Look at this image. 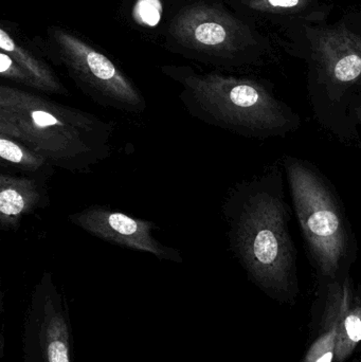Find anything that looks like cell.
<instances>
[{
	"label": "cell",
	"instance_id": "7a4b0ae2",
	"mask_svg": "<svg viewBox=\"0 0 361 362\" xmlns=\"http://www.w3.org/2000/svg\"><path fill=\"white\" fill-rule=\"evenodd\" d=\"M160 70L179 85L178 97L187 112L206 124L256 134L280 131L290 123L283 105L258 82L187 65H163Z\"/></svg>",
	"mask_w": 361,
	"mask_h": 362
},
{
	"label": "cell",
	"instance_id": "5bb4252c",
	"mask_svg": "<svg viewBox=\"0 0 361 362\" xmlns=\"http://www.w3.org/2000/svg\"><path fill=\"white\" fill-rule=\"evenodd\" d=\"M0 159L4 165L16 168L32 177L47 181L53 175V165L42 155L21 142L0 135Z\"/></svg>",
	"mask_w": 361,
	"mask_h": 362
},
{
	"label": "cell",
	"instance_id": "2e32d148",
	"mask_svg": "<svg viewBox=\"0 0 361 362\" xmlns=\"http://www.w3.org/2000/svg\"><path fill=\"white\" fill-rule=\"evenodd\" d=\"M0 76L2 80L20 85L30 90L36 91V86L29 76L17 65L6 53L0 51Z\"/></svg>",
	"mask_w": 361,
	"mask_h": 362
},
{
	"label": "cell",
	"instance_id": "9c48e42d",
	"mask_svg": "<svg viewBox=\"0 0 361 362\" xmlns=\"http://www.w3.org/2000/svg\"><path fill=\"white\" fill-rule=\"evenodd\" d=\"M314 344L335 362H345L361 344V300L348 282L329 287L320 329Z\"/></svg>",
	"mask_w": 361,
	"mask_h": 362
},
{
	"label": "cell",
	"instance_id": "277c9868",
	"mask_svg": "<svg viewBox=\"0 0 361 362\" xmlns=\"http://www.w3.org/2000/svg\"><path fill=\"white\" fill-rule=\"evenodd\" d=\"M161 45L189 61L231 66L251 54L258 38L251 27L220 0H179Z\"/></svg>",
	"mask_w": 361,
	"mask_h": 362
},
{
	"label": "cell",
	"instance_id": "ba28073f",
	"mask_svg": "<svg viewBox=\"0 0 361 362\" xmlns=\"http://www.w3.org/2000/svg\"><path fill=\"white\" fill-rule=\"evenodd\" d=\"M70 221L87 233L131 250L150 253L159 259L182 263L179 251L154 236L155 223L104 206H90L70 215Z\"/></svg>",
	"mask_w": 361,
	"mask_h": 362
},
{
	"label": "cell",
	"instance_id": "9a60e30c",
	"mask_svg": "<svg viewBox=\"0 0 361 362\" xmlns=\"http://www.w3.org/2000/svg\"><path fill=\"white\" fill-rule=\"evenodd\" d=\"M249 10L281 16H296L314 8V0H237Z\"/></svg>",
	"mask_w": 361,
	"mask_h": 362
},
{
	"label": "cell",
	"instance_id": "e0dca14e",
	"mask_svg": "<svg viewBox=\"0 0 361 362\" xmlns=\"http://www.w3.org/2000/svg\"><path fill=\"white\" fill-rule=\"evenodd\" d=\"M357 116H358V118H360V120L361 121V104H360V108H358V110H357Z\"/></svg>",
	"mask_w": 361,
	"mask_h": 362
},
{
	"label": "cell",
	"instance_id": "8992f818",
	"mask_svg": "<svg viewBox=\"0 0 361 362\" xmlns=\"http://www.w3.org/2000/svg\"><path fill=\"white\" fill-rule=\"evenodd\" d=\"M288 180L305 238L324 276L333 278L347 255V230L330 189L300 161L290 159Z\"/></svg>",
	"mask_w": 361,
	"mask_h": 362
},
{
	"label": "cell",
	"instance_id": "52a82bcc",
	"mask_svg": "<svg viewBox=\"0 0 361 362\" xmlns=\"http://www.w3.org/2000/svg\"><path fill=\"white\" fill-rule=\"evenodd\" d=\"M23 362H76L69 308L50 272L34 287L23 329Z\"/></svg>",
	"mask_w": 361,
	"mask_h": 362
},
{
	"label": "cell",
	"instance_id": "7c38bea8",
	"mask_svg": "<svg viewBox=\"0 0 361 362\" xmlns=\"http://www.w3.org/2000/svg\"><path fill=\"white\" fill-rule=\"evenodd\" d=\"M50 204L46 181L32 176L0 174V227L17 230L25 215Z\"/></svg>",
	"mask_w": 361,
	"mask_h": 362
},
{
	"label": "cell",
	"instance_id": "4fadbf2b",
	"mask_svg": "<svg viewBox=\"0 0 361 362\" xmlns=\"http://www.w3.org/2000/svg\"><path fill=\"white\" fill-rule=\"evenodd\" d=\"M119 18L146 40L162 42L179 0H114Z\"/></svg>",
	"mask_w": 361,
	"mask_h": 362
},
{
	"label": "cell",
	"instance_id": "6da1fadb",
	"mask_svg": "<svg viewBox=\"0 0 361 362\" xmlns=\"http://www.w3.org/2000/svg\"><path fill=\"white\" fill-rule=\"evenodd\" d=\"M112 124L37 91L0 85V135L21 142L53 167L84 172L112 155Z\"/></svg>",
	"mask_w": 361,
	"mask_h": 362
},
{
	"label": "cell",
	"instance_id": "5b68a950",
	"mask_svg": "<svg viewBox=\"0 0 361 362\" xmlns=\"http://www.w3.org/2000/svg\"><path fill=\"white\" fill-rule=\"evenodd\" d=\"M48 61L64 68L78 89L103 107L129 114L146 110V98L122 68L78 32L51 25L34 37Z\"/></svg>",
	"mask_w": 361,
	"mask_h": 362
},
{
	"label": "cell",
	"instance_id": "8fae6325",
	"mask_svg": "<svg viewBox=\"0 0 361 362\" xmlns=\"http://www.w3.org/2000/svg\"><path fill=\"white\" fill-rule=\"evenodd\" d=\"M0 51L12 57L31 78L37 93L64 95L69 93L34 38L31 40L18 23L8 19L0 21Z\"/></svg>",
	"mask_w": 361,
	"mask_h": 362
},
{
	"label": "cell",
	"instance_id": "30bf717a",
	"mask_svg": "<svg viewBox=\"0 0 361 362\" xmlns=\"http://www.w3.org/2000/svg\"><path fill=\"white\" fill-rule=\"evenodd\" d=\"M318 63L335 84L347 86L361 80V37L345 27L324 29L313 37Z\"/></svg>",
	"mask_w": 361,
	"mask_h": 362
},
{
	"label": "cell",
	"instance_id": "3957f363",
	"mask_svg": "<svg viewBox=\"0 0 361 362\" xmlns=\"http://www.w3.org/2000/svg\"><path fill=\"white\" fill-rule=\"evenodd\" d=\"M227 210L231 245L250 278L273 297H294V248L281 200L256 193L243 202H230Z\"/></svg>",
	"mask_w": 361,
	"mask_h": 362
}]
</instances>
